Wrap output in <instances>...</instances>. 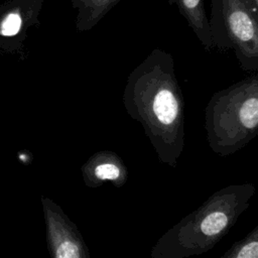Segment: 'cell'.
<instances>
[{
  "label": "cell",
  "mask_w": 258,
  "mask_h": 258,
  "mask_svg": "<svg viewBox=\"0 0 258 258\" xmlns=\"http://www.w3.org/2000/svg\"><path fill=\"white\" fill-rule=\"evenodd\" d=\"M209 23L213 46L222 51L232 49L244 71L256 73L258 19L247 0H211Z\"/></svg>",
  "instance_id": "obj_4"
},
{
  "label": "cell",
  "mask_w": 258,
  "mask_h": 258,
  "mask_svg": "<svg viewBox=\"0 0 258 258\" xmlns=\"http://www.w3.org/2000/svg\"><path fill=\"white\" fill-rule=\"evenodd\" d=\"M85 184L91 188L111 182L115 187L123 186L129 176V171L123 159L111 150H101L91 155L81 166Z\"/></svg>",
  "instance_id": "obj_7"
},
{
  "label": "cell",
  "mask_w": 258,
  "mask_h": 258,
  "mask_svg": "<svg viewBox=\"0 0 258 258\" xmlns=\"http://www.w3.org/2000/svg\"><path fill=\"white\" fill-rule=\"evenodd\" d=\"M255 192L252 182L215 191L157 240L151 248V258H187L208 252L249 208Z\"/></svg>",
  "instance_id": "obj_2"
},
{
  "label": "cell",
  "mask_w": 258,
  "mask_h": 258,
  "mask_svg": "<svg viewBox=\"0 0 258 258\" xmlns=\"http://www.w3.org/2000/svg\"><path fill=\"white\" fill-rule=\"evenodd\" d=\"M207 140L221 157L243 149L258 134V74L213 94L205 109Z\"/></svg>",
  "instance_id": "obj_3"
},
{
  "label": "cell",
  "mask_w": 258,
  "mask_h": 258,
  "mask_svg": "<svg viewBox=\"0 0 258 258\" xmlns=\"http://www.w3.org/2000/svg\"><path fill=\"white\" fill-rule=\"evenodd\" d=\"M44 0H7L0 5V48L19 51L28 28L40 24L38 16Z\"/></svg>",
  "instance_id": "obj_6"
},
{
  "label": "cell",
  "mask_w": 258,
  "mask_h": 258,
  "mask_svg": "<svg viewBox=\"0 0 258 258\" xmlns=\"http://www.w3.org/2000/svg\"><path fill=\"white\" fill-rule=\"evenodd\" d=\"M122 100L127 114L141 124L158 160L175 168L185 143V103L172 55L153 48L129 74Z\"/></svg>",
  "instance_id": "obj_1"
},
{
  "label": "cell",
  "mask_w": 258,
  "mask_h": 258,
  "mask_svg": "<svg viewBox=\"0 0 258 258\" xmlns=\"http://www.w3.org/2000/svg\"><path fill=\"white\" fill-rule=\"evenodd\" d=\"M247 3L254 17L258 19V0H247Z\"/></svg>",
  "instance_id": "obj_11"
},
{
  "label": "cell",
  "mask_w": 258,
  "mask_h": 258,
  "mask_svg": "<svg viewBox=\"0 0 258 258\" xmlns=\"http://www.w3.org/2000/svg\"><path fill=\"white\" fill-rule=\"evenodd\" d=\"M46 243L51 258H91L85 240L62 209L49 198L41 196Z\"/></svg>",
  "instance_id": "obj_5"
},
{
  "label": "cell",
  "mask_w": 258,
  "mask_h": 258,
  "mask_svg": "<svg viewBox=\"0 0 258 258\" xmlns=\"http://www.w3.org/2000/svg\"><path fill=\"white\" fill-rule=\"evenodd\" d=\"M221 258H258V226L235 242Z\"/></svg>",
  "instance_id": "obj_10"
},
{
  "label": "cell",
  "mask_w": 258,
  "mask_h": 258,
  "mask_svg": "<svg viewBox=\"0 0 258 258\" xmlns=\"http://www.w3.org/2000/svg\"><path fill=\"white\" fill-rule=\"evenodd\" d=\"M167 2L171 5H176L179 13L191 28L203 47L206 50L214 48L204 0H167Z\"/></svg>",
  "instance_id": "obj_8"
},
{
  "label": "cell",
  "mask_w": 258,
  "mask_h": 258,
  "mask_svg": "<svg viewBox=\"0 0 258 258\" xmlns=\"http://www.w3.org/2000/svg\"><path fill=\"white\" fill-rule=\"evenodd\" d=\"M77 10L76 28L79 32L91 30L121 0H71Z\"/></svg>",
  "instance_id": "obj_9"
}]
</instances>
